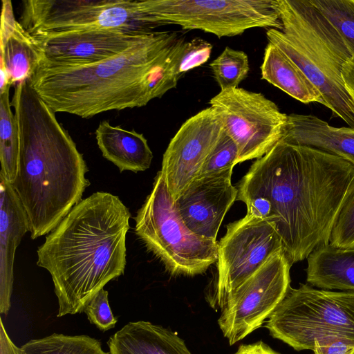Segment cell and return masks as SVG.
<instances>
[{"label":"cell","mask_w":354,"mask_h":354,"mask_svg":"<svg viewBox=\"0 0 354 354\" xmlns=\"http://www.w3.org/2000/svg\"><path fill=\"white\" fill-rule=\"evenodd\" d=\"M237 201L271 223L291 265L329 243L354 193V165L322 150L279 141L241 178Z\"/></svg>","instance_id":"cell-1"},{"label":"cell","mask_w":354,"mask_h":354,"mask_svg":"<svg viewBox=\"0 0 354 354\" xmlns=\"http://www.w3.org/2000/svg\"><path fill=\"white\" fill-rule=\"evenodd\" d=\"M187 41L176 31L151 32L121 53L79 66L41 63L28 80L55 112L89 118L146 106L175 88L185 73Z\"/></svg>","instance_id":"cell-2"},{"label":"cell","mask_w":354,"mask_h":354,"mask_svg":"<svg viewBox=\"0 0 354 354\" xmlns=\"http://www.w3.org/2000/svg\"><path fill=\"white\" fill-rule=\"evenodd\" d=\"M11 106L19 138L18 171L11 185L35 239L52 232L82 201L90 185L88 169L55 112L28 80L15 85Z\"/></svg>","instance_id":"cell-3"},{"label":"cell","mask_w":354,"mask_h":354,"mask_svg":"<svg viewBox=\"0 0 354 354\" xmlns=\"http://www.w3.org/2000/svg\"><path fill=\"white\" fill-rule=\"evenodd\" d=\"M131 213L118 196L97 192L82 200L38 248L50 273L57 317L80 313L110 281L124 274Z\"/></svg>","instance_id":"cell-4"},{"label":"cell","mask_w":354,"mask_h":354,"mask_svg":"<svg viewBox=\"0 0 354 354\" xmlns=\"http://www.w3.org/2000/svg\"><path fill=\"white\" fill-rule=\"evenodd\" d=\"M282 30L266 37L304 73L321 93L323 105L354 128V101L342 77L353 55L330 21L307 0H277Z\"/></svg>","instance_id":"cell-5"},{"label":"cell","mask_w":354,"mask_h":354,"mask_svg":"<svg viewBox=\"0 0 354 354\" xmlns=\"http://www.w3.org/2000/svg\"><path fill=\"white\" fill-rule=\"evenodd\" d=\"M265 327L298 351L313 350L315 341L330 338L354 344V291L290 286Z\"/></svg>","instance_id":"cell-6"},{"label":"cell","mask_w":354,"mask_h":354,"mask_svg":"<svg viewBox=\"0 0 354 354\" xmlns=\"http://www.w3.org/2000/svg\"><path fill=\"white\" fill-rule=\"evenodd\" d=\"M134 219L136 235L170 273L194 276L216 263L218 242L199 236L186 226L160 171Z\"/></svg>","instance_id":"cell-7"},{"label":"cell","mask_w":354,"mask_h":354,"mask_svg":"<svg viewBox=\"0 0 354 354\" xmlns=\"http://www.w3.org/2000/svg\"><path fill=\"white\" fill-rule=\"evenodd\" d=\"M147 22L201 30L218 38L254 28L281 30L277 0H140Z\"/></svg>","instance_id":"cell-8"},{"label":"cell","mask_w":354,"mask_h":354,"mask_svg":"<svg viewBox=\"0 0 354 354\" xmlns=\"http://www.w3.org/2000/svg\"><path fill=\"white\" fill-rule=\"evenodd\" d=\"M20 24L31 35L91 29L149 32L140 0H26Z\"/></svg>","instance_id":"cell-9"},{"label":"cell","mask_w":354,"mask_h":354,"mask_svg":"<svg viewBox=\"0 0 354 354\" xmlns=\"http://www.w3.org/2000/svg\"><path fill=\"white\" fill-rule=\"evenodd\" d=\"M291 266L283 249L280 250L227 297L218 324L230 345L269 318L290 288Z\"/></svg>","instance_id":"cell-10"},{"label":"cell","mask_w":354,"mask_h":354,"mask_svg":"<svg viewBox=\"0 0 354 354\" xmlns=\"http://www.w3.org/2000/svg\"><path fill=\"white\" fill-rule=\"evenodd\" d=\"M209 103L237 146V164L262 157L282 138L288 115L260 93L222 90Z\"/></svg>","instance_id":"cell-11"},{"label":"cell","mask_w":354,"mask_h":354,"mask_svg":"<svg viewBox=\"0 0 354 354\" xmlns=\"http://www.w3.org/2000/svg\"><path fill=\"white\" fill-rule=\"evenodd\" d=\"M274 226L254 215H246L227 225L218 243L216 278L209 305L221 308L227 297L272 254L282 250Z\"/></svg>","instance_id":"cell-12"},{"label":"cell","mask_w":354,"mask_h":354,"mask_svg":"<svg viewBox=\"0 0 354 354\" xmlns=\"http://www.w3.org/2000/svg\"><path fill=\"white\" fill-rule=\"evenodd\" d=\"M224 127L210 106L188 118L171 139L160 172L174 200L198 176Z\"/></svg>","instance_id":"cell-13"},{"label":"cell","mask_w":354,"mask_h":354,"mask_svg":"<svg viewBox=\"0 0 354 354\" xmlns=\"http://www.w3.org/2000/svg\"><path fill=\"white\" fill-rule=\"evenodd\" d=\"M149 32L91 29L33 36L43 49L44 58L41 63L54 66H79L111 58Z\"/></svg>","instance_id":"cell-14"},{"label":"cell","mask_w":354,"mask_h":354,"mask_svg":"<svg viewBox=\"0 0 354 354\" xmlns=\"http://www.w3.org/2000/svg\"><path fill=\"white\" fill-rule=\"evenodd\" d=\"M232 173L198 176L174 201L186 226L199 236L216 241L221 224L237 198Z\"/></svg>","instance_id":"cell-15"},{"label":"cell","mask_w":354,"mask_h":354,"mask_svg":"<svg viewBox=\"0 0 354 354\" xmlns=\"http://www.w3.org/2000/svg\"><path fill=\"white\" fill-rule=\"evenodd\" d=\"M30 231L26 212L11 183L0 174V313L11 306L17 248Z\"/></svg>","instance_id":"cell-16"},{"label":"cell","mask_w":354,"mask_h":354,"mask_svg":"<svg viewBox=\"0 0 354 354\" xmlns=\"http://www.w3.org/2000/svg\"><path fill=\"white\" fill-rule=\"evenodd\" d=\"M0 49L11 86L29 80L44 58L37 39L15 20L10 0H2Z\"/></svg>","instance_id":"cell-17"},{"label":"cell","mask_w":354,"mask_h":354,"mask_svg":"<svg viewBox=\"0 0 354 354\" xmlns=\"http://www.w3.org/2000/svg\"><path fill=\"white\" fill-rule=\"evenodd\" d=\"M281 141L311 147L354 165V128L334 127L313 115H288Z\"/></svg>","instance_id":"cell-18"},{"label":"cell","mask_w":354,"mask_h":354,"mask_svg":"<svg viewBox=\"0 0 354 354\" xmlns=\"http://www.w3.org/2000/svg\"><path fill=\"white\" fill-rule=\"evenodd\" d=\"M107 344L109 354H192L176 332L146 321L129 322Z\"/></svg>","instance_id":"cell-19"},{"label":"cell","mask_w":354,"mask_h":354,"mask_svg":"<svg viewBox=\"0 0 354 354\" xmlns=\"http://www.w3.org/2000/svg\"><path fill=\"white\" fill-rule=\"evenodd\" d=\"M95 138L103 157L117 166L120 172L136 173L150 167L153 153L142 133L103 120L95 130Z\"/></svg>","instance_id":"cell-20"},{"label":"cell","mask_w":354,"mask_h":354,"mask_svg":"<svg viewBox=\"0 0 354 354\" xmlns=\"http://www.w3.org/2000/svg\"><path fill=\"white\" fill-rule=\"evenodd\" d=\"M306 283L324 290L354 291V247L336 248L330 243L307 257Z\"/></svg>","instance_id":"cell-21"},{"label":"cell","mask_w":354,"mask_h":354,"mask_svg":"<svg viewBox=\"0 0 354 354\" xmlns=\"http://www.w3.org/2000/svg\"><path fill=\"white\" fill-rule=\"evenodd\" d=\"M261 79L293 98L308 104H323L321 93L303 71L279 48L268 42L261 65Z\"/></svg>","instance_id":"cell-22"},{"label":"cell","mask_w":354,"mask_h":354,"mask_svg":"<svg viewBox=\"0 0 354 354\" xmlns=\"http://www.w3.org/2000/svg\"><path fill=\"white\" fill-rule=\"evenodd\" d=\"M10 89L0 93V174L12 184L18 171L19 138L15 115L11 110Z\"/></svg>","instance_id":"cell-23"},{"label":"cell","mask_w":354,"mask_h":354,"mask_svg":"<svg viewBox=\"0 0 354 354\" xmlns=\"http://www.w3.org/2000/svg\"><path fill=\"white\" fill-rule=\"evenodd\" d=\"M21 348L26 354H109L98 340L88 335L53 333L30 340Z\"/></svg>","instance_id":"cell-24"},{"label":"cell","mask_w":354,"mask_h":354,"mask_svg":"<svg viewBox=\"0 0 354 354\" xmlns=\"http://www.w3.org/2000/svg\"><path fill=\"white\" fill-rule=\"evenodd\" d=\"M209 66L221 91L237 88L247 77L250 70L247 54L228 46L209 64Z\"/></svg>","instance_id":"cell-25"},{"label":"cell","mask_w":354,"mask_h":354,"mask_svg":"<svg viewBox=\"0 0 354 354\" xmlns=\"http://www.w3.org/2000/svg\"><path fill=\"white\" fill-rule=\"evenodd\" d=\"M330 21L354 56V0H309Z\"/></svg>","instance_id":"cell-26"},{"label":"cell","mask_w":354,"mask_h":354,"mask_svg":"<svg viewBox=\"0 0 354 354\" xmlns=\"http://www.w3.org/2000/svg\"><path fill=\"white\" fill-rule=\"evenodd\" d=\"M238 156L237 146L224 129L218 141L206 159L198 176H208L232 170L234 166L237 164Z\"/></svg>","instance_id":"cell-27"},{"label":"cell","mask_w":354,"mask_h":354,"mask_svg":"<svg viewBox=\"0 0 354 354\" xmlns=\"http://www.w3.org/2000/svg\"><path fill=\"white\" fill-rule=\"evenodd\" d=\"M329 243L334 247H354V193L342 207L333 227Z\"/></svg>","instance_id":"cell-28"},{"label":"cell","mask_w":354,"mask_h":354,"mask_svg":"<svg viewBox=\"0 0 354 354\" xmlns=\"http://www.w3.org/2000/svg\"><path fill=\"white\" fill-rule=\"evenodd\" d=\"M84 312L89 322L103 332L114 328L118 322L109 304L108 292L104 288L90 300Z\"/></svg>","instance_id":"cell-29"},{"label":"cell","mask_w":354,"mask_h":354,"mask_svg":"<svg viewBox=\"0 0 354 354\" xmlns=\"http://www.w3.org/2000/svg\"><path fill=\"white\" fill-rule=\"evenodd\" d=\"M212 45L206 40L196 37L187 42L186 48L182 59L184 73L198 67L209 59Z\"/></svg>","instance_id":"cell-30"},{"label":"cell","mask_w":354,"mask_h":354,"mask_svg":"<svg viewBox=\"0 0 354 354\" xmlns=\"http://www.w3.org/2000/svg\"><path fill=\"white\" fill-rule=\"evenodd\" d=\"M314 354H354V344L338 338L317 340Z\"/></svg>","instance_id":"cell-31"},{"label":"cell","mask_w":354,"mask_h":354,"mask_svg":"<svg viewBox=\"0 0 354 354\" xmlns=\"http://www.w3.org/2000/svg\"><path fill=\"white\" fill-rule=\"evenodd\" d=\"M234 354H281L261 340L248 344H241Z\"/></svg>","instance_id":"cell-32"},{"label":"cell","mask_w":354,"mask_h":354,"mask_svg":"<svg viewBox=\"0 0 354 354\" xmlns=\"http://www.w3.org/2000/svg\"><path fill=\"white\" fill-rule=\"evenodd\" d=\"M0 354H26L17 346L8 335L1 319H0Z\"/></svg>","instance_id":"cell-33"},{"label":"cell","mask_w":354,"mask_h":354,"mask_svg":"<svg viewBox=\"0 0 354 354\" xmlns=\"http://www.w3.org/2000/svg\"><path fill=\"white\" fill-rule=\"evenodd\" d=\"M342 77L346 88L354 101V57L344 65Z\"/></svg>","instance_id":"cell-34"}]
</instances>
